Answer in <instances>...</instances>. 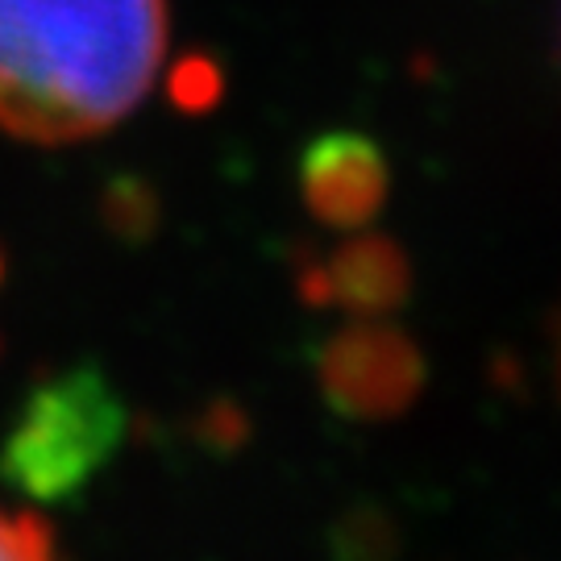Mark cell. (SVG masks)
Returning <instances> with one entry per match:
<instances>
[{
    "mask_svg": "<svg viewBox=\"0 0 561 561\" xmlns=\"http://www.w3.org/2000/svg\"><path fill=\"white\" fill-rule=\"evenodd\" d=\"M125 403L101 370L42 382L0 442V479L30 500H67L117 454Z\"/></svg>",
    "mask_w": 561,
    "mask_h": 561,
    "instance_id": "7a4b0ae2",
    "label": "cell"
},
{
    "mask_svg": "<svg viewBox=\"0 0 561 561\" xmlns=\"http://www.w3.org/2000/svg\"><path fill=\"white\" fill-rule=\"evenodd\" d=\"M300 291L308 304H337L354 317H387L412 291V266L391 238L362 233L321 266H304Z\"/></svg>",
    "mask_w": 561,
    "mask_h": 561,
    "instance_id": "5b68a950",
    "label": "cell"
},
{
    "mask_svg": "<svg viewBox=\"0 0 561 561\" xmlns=\"http://www.w3.org/2000/svg\"><path fill=\"white\" fill-rule=\"evenodd\" d=\"M167 62V0H0V129L71 146L129 117Z\"/></svg>",
    "mask_w": 561,
    "mask_h": 561,
    "instance_id": "6da1fadb",
    "label": "cell"
},
{
    "mask_svg": "<svg viewBox=\"0 0 561 561\" xmlns=\"http://www.w3.org/2000/svg\"><path fill=\"white\" fill-rule=\"evenodd\" d=\"M0 561H59L50 528L30 512L0 507Z\"/></svg>",
    "mask_w": 561,
    "mask_h": 561,
    "instance_id": "ba28073f",
    "label": "cell"
},
{
    "mask_svg": "<svg viewBox=\"0 0 561 561\" xmlns=\"http://www.w3.org/2000/svg\"><path fill=\"white\" fill-rule=\"evenodd\" d=\"M321 391L333 412L350 421H391L424 387V358L416 341L382 317H354L324 341Z\"/></svg>",
    "mask_w": 561,
    "mask_h": 561,
    "instance_id": "3957f363",
    "label": "cell"
},
{
    "mask_svg": "<svg viewBox=\"0 0 561 561\" xmlns=\"http://www.w3.org/2000/svg\"><path fill=\"white\" fill-rule=\"evenodd\" d=\"M104 221H108V229H117L121 238H146L159 221V201L146 183L117 180L104 196Z\"/></svg>",
    "mask_w": 561,
    "mask_h": 561,
    "instance_id": "8992f818",
    "label": "cell"
},
{
    "mask_svg": "<svg viewBox=\"0 0 561 561\" xmlns=\"http://www.w3.org/2000/svg\"><path fill=\"white\" fill-rule=\"evenodd\" d=\"M0 271H4V262H0Z\"/></svg>",
    "mask_w": 561,
    "mask_h": 561,
    "instance_id": "9c48e42d",
    "label": "cell"
},
{
    "mask_svg": "<svg viewBox=\"0 0 561 561\" xmlns=\"http://www.w3.org/2000/svg\"><path fill=\"white\" fill-rule=\"evenodd\" d=\"M391 171L375 141L358 129H329L304 150V208L329 229H362L379 217Z\"/></svg>",
    "mask_w": 561,
    "mask_h": 561,
    "instance_id": "277c9868",
    "label": "cell"
},
{
    "mask_svg": "<svg viewBox=\"0 0 561 561\" xmlns=\"http://www.w3.org/2000/svg\"><path fill=\"white\" fill-rule=\"evenodd\" d=\"M221 88H225L221 67L213 59H204V55H187L183 62H175L171 83H167L171 101L180 104L183 113H204V108H213V104L221 101Z\"/></svg>",
    "mask_w": 561,
    "mask_h": 561,
    "instance_id": "52a82bcc",
    "label": "cell"
}]
</instances>
